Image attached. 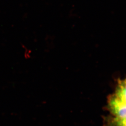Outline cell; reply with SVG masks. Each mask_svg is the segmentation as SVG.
I'll return each instance as SVG.
<instances>
[]
</instances>
